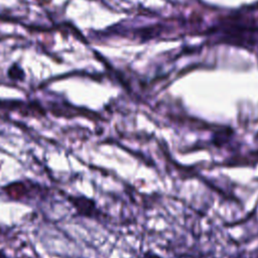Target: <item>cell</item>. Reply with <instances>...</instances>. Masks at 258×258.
<instances>
[{
    "label": "cell",
    "mask_w": 258,
    "mask_h": 258,
    "mask_svg": "<svg viewBox=\"0 0 258 258\" xmlns=\"http://www.w3.org/2000/svg\"><path fill=\"white\" fill-rule=\"evenodd\" d=\"M8 75L10 79L13 80H23L24 79V73L20 67H18L16 63H13L9 70H8Z\"/></svg>",
    "instance_id": "1"
}]
</instances>
